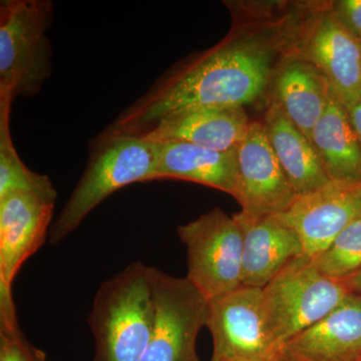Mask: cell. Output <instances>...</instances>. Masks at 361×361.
Wrapping results in <instances>:
<instances>
[{"label":"cell","instance_id":"6da1fadb","mask_svg":"<svg viewBox=\"0 0 361 361\" xmlns=\"http://www.w3.org/2000/svg\"><path fill=\"white\" fill-rule=\"evenodd\" d=\"M269 77V54L264 49L223 42L166 71L104 130L142 135L174 111L198 106L244 108L262 96Z\"/></svg>","mask_w":361,"mask_h":361},{"label":"cell","instance_id":"7a4b0ae2","mask_svg":"<svg viewBox=\"0 0 361 361\" xmlns=\"http://www.w3.org/2000/svg\"><path fill=\"white\" fill-rule=\"evenodd\" d=\"M152 267L130 263L97 289L87 322L92 361H141L154 323Z\"/></svg>","mask_w":361,"mask_h":361},{"label":"cell","instance_id":"3957f363","mask_svg":"<svg viewBox=\"0 0 361 361\" xmlns=\"http://www.w3.org/2000/svg\"><path fill=\"white\" fill-rule=\"evenodd\" d=\"M156 142L142 135L104 130L92 142L84 174L49 230L58 245L111 194L134 183L149 182L155 169Z\"/></svg>","mask_w":361,"mask_h":361},{"label":"cell","instance_id":"277c9868","mask_svg":"<svg viewBox=\"0 0 361 361\" xmlns=\"http://www.w3.org/2000/svg\"><path fill=\"white\" fill-rule=\"evenodd\" d=\"M51 0L0 1V97H33L52 73Z\"/></svg>","mask_w":361,"mask_h":361},{"label":"cell","instance_id":"5b68a950","mask_svg":"<svg viewBox=\"0 0 361 361\" xmlns=\"http://www.w3.org/2000/svg\"><path fill=\"white\" fill-rule=\"evenodd\" d=\"M350 294L341 280L323 275L303 255L262 288L266 327L281 353L287 341L338 307Z\"/></svg>","mask_w":361,"mask_h":361},{"label":"cell","instance_id":"8992f818","mask_svg":"<svg viewBox=\"0 0 361 361\" xmlns=\"http://www.w3.org/2000/svg\"><path fill=\"white\" fill-rule=\"evenodd\" d=\"M177 231L187 249L186 278L209 301L243 286V229L234 215L215 208Z\"/></svg>","mask_w":361,"mask_h":361},{"label":"cell","instance_id":"52a82bcc","mask_svg":"<svg viewBox=\"0 0 361 361\" xmlns=\"http://www.w3.org/2000/svg\"><path fill=\"white\" fill-rule=\"evenodd\" d=\"M154 323L141 361H201L197 339L207 326L209 300L185 278L152 267Z\"/></svg>","mask_w":361,"mask_h":361},{"label":"cell","instance_id":"ba28073f","mask_svg":"<svg viewBox=\"0 0 361 361\" xmlns=\"http://www.w3.org/2000/svg\"><path fill=\"white\" fill-rule=\"evenodd\" d=\"M206 327L213 341L210 361H281L266 327L262 288L242 286L209 301Z\"/></svg>","mask_w":361,"mask_h":361},{"label":"cell","instance_id":"9c48e42d","mask_svg":"<svg viewBox=\"0 0 361 361\" xmlns=\"http://www.w3.org/2000/svg\"><path fill=\"white\" fill-rule=\"evenodd\" d=\"M237 164L234 198L241 205L242 215L249 218L280 215L298 197L271 147L264 123L250 122L237 149Z\"/></svg>","mask_w":361,"mask_h":361},{"label":"cell","instance_id":"30bf717a","mask_svg":"<svg viewBox=\"0 0 361 361\" xmlns=\"http://www.w3.org/2000/svg\"><path fill=\"white\" fill-rule=\"evenodd\" d=\"M56 199L14 192L0 197V301L13 300L16 275L44 245Z\"/></svg>","mask_w":361,"mask_h":361},{"label":"cell","instance_id":"8fae6325","mask_svg":"<svg viewBox=\"0 0 361 361\" xmlns=\"http://www.w3.org/2000/svg\"><path fill=\"white\" fill-rule=\"evenodd\" d=\"M280 215L298 233L304 254L314 257L361 217V183L330 180L297 197Z\"/></svg>","mask_w":361,"mask_h":361},{"label":"cell","instance_id":"7c38bea8","mask_svg":"<svg viewBox=\"0 0 361 361\" xmlns=\"http://www.w3.org/2000/svg\"><path fill=\"white\" fill-rule=\"evenodd\" d=\"M305 54L344 108L361 101V42L332 11L322 14L311 25Z\"/></svg>","mask_w":361,"mask_h":361},{"label":"cell","instance_id":"4fadbf2b","mask_svg":"<svg viewBox=\"0 0 361 361\" xmlns=\"http://www.w3.org/2000/svg\"><path fill=\"white\" fill-rule=\"evenodd\" d=\"M250 122L244 108L198 106L164 116L142 137L152 142H188L213 151L230 152L238 149Z\"/></svg>","mask_w":361,"mask_h":361},{"label":"cell","instance_id":"5bb4252c","mask_svg":"<svg viewBox=\"0 0 361 361\" xmlns=\"http://www.w3.org/2000/svg\"><path fill=\"white\" fill-rule=\"evenodd\" d=\"M243 229L242 284L264 288L284 268L305 255L296 230L281 215L249 218L234 214Z\"/></svg>","mask_w":361,"mask_h":361},{"label":"cell","instance_id":"9a60e30c","mask_svg":"<svg viewBox=\"0 0 361 361\" xmlns=\"http://www.w3.org/2000/svg\"><path fill=\"white\" fill-rule=\"evenodd\" d=\"M281 361H361V295L349 294L329 315L287 341Z\"/></svg>","mask_w":361,"mask_h":361},{"label":"cell","instance_id":"2e32d148","mask_svg":"<svg viewBox=\"0 0 361 361\" xmlns=\"http://www.w3.org/2000/svg\"><path fill=\"white\" fill-rule=\"evenodd\" d=\"M156 148L155 169L149 182L188 180L235 196L238 178L237 149L218 152L182 142H156Z\"/></svg>","mask_w":361,"mask_h":361},{"label":"cell","instance_id":"e0dca14e","mask_svg":"<svg viewBox=\"0 0 361 361\" xmlns=\"http://www.w3.org/2000/svg\"><path fill=\"white\" fill-rule=\"evenodd\" d=\"M266 134L297 196L330 182L314 145L291 122L277 101L265 115Z\"/></svg>","mask_w":361,"mask_h":361},{"label":"cell","instance_id":"ac0fdd59","mask_svg":"<svg viewBox=\"0 0 361 361\" xmlns=\"http://www.w3.org/2000/svg\"><path fill=\"white\" fill-rule=\"evenodd\" d=\"M331 90L326 78L306 59L287 61L275 78L276 101L310 141L316 123L326 110Z\"/></svg>","mask_w":361,"mask_h":361},{"label":"cell","instance_id":"d6986e66","mask_svg":"<svg viewBox=\"0 0 361 361\" xmlns=\"http://www.w3.org/2000/svg\"><path fill=\"white\" fill-rule=\"evenodd\" d=\"M314 145L330 180L361 183V146L348 111L334 90L326 110L316 123Z\"/></svg>","mask_w":361,"mask_h":361},{"label":"cell","instance_id":"ffe728a7","mask_svg":"<svg viewBox=\"0 0 361 361\" xmlns=\"http://www.w3.org/2000/svg\"><path fill=\"white\" fill-rule=\"evenodd\" d=\"M13 104V99L0 97V197L25 192L56 199L51 180L30 170L16 152L11 133Z\"/></svg>","mask_w":361,"mask_h":361},{"label":"cell","instance_id":"44dd1931","mask_svg":"<svg viewBox=\"0 0 361 361\" xmlns=\"http://www.w3.org/2000/svg\"><path fill=\"white\" fill-rule=\"evenodd\" d=\"M325 276L343 280L361 270V217L348 226L325 250L311 257Z\"/></svg>","mask_w":361,"mask_h":361},{"label":"cell","instance_id":"7402d4cb","mask_svg":"<svg viewBox=\"0 0 361 361\" xmlns=\"http://www.w3.org/2000/svg\"><path fill=\"white\" fill-rule=\"evenodd\" d=\"M0 361H47L45 353L26 338L16 310L0 311Z\"/></svg>","mask_w":361,"mask_h":361},{"label":"cell","instance_id":"603a6c76","mask_svg":"<svg viewBox=\"0 0 361 361\" xmlns=\"http://www.w3.org/2000/svg\"><path fill=\"white\" fill-rule=\"evenodd\" d=\"M334 16L361 42V0H341L336 2Z\"/></svg>","mask_w":361,"mask_h":361},{"label":"cell","instance_id":"cb8c5ba5","mask_svg":"<svg viewBox=\"0 0 361 361\" xmlns=\"http://www.w3.org/2000/svg\"><path fill=\"white\" fill-rule=\"evenodd\" d=\"M346 111H348L349 118H350V122L353 123V129L357 135L361 146V101L353 104L350 108L346 109Z\"/></svg>","mask_w":361,"mask_h":361},{"label":"cell","instance_id":"d4e9b609","mask_svg":"<svg viewBox=\"0 0 361 361\" xmlns=\"http://www.w3.org/2000/svg\"><path fill=\"white\" fill-rule=\"evenodd\" d=\"M341 281L345 284L350 293L360 294L361 295V270L358 271L355 274L341 280Z\"/></svg>","mask_w":361,"mask_h":361},{"label":"cell","instance_id":"484cf974","mask_svg":"<svg viewBox=\"0 0 361 361\" xmlns=\"http://www.w3.org/2000/svg\"><path fill=\"white\" fill-rule=\"evenodd\" d=\"M234 361H261V360H234Z\"/></svg>","mask_w":361,"mask_h":361}]
</instances>
